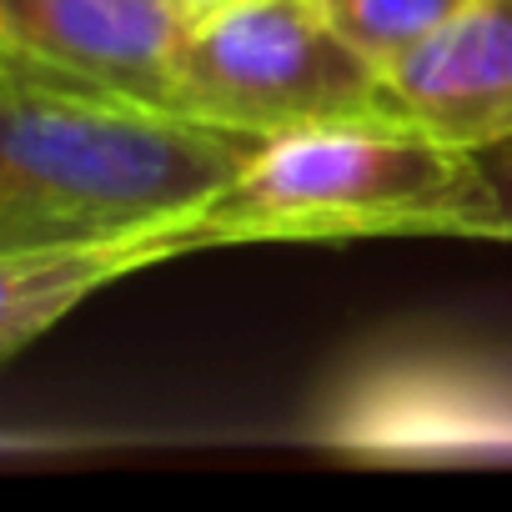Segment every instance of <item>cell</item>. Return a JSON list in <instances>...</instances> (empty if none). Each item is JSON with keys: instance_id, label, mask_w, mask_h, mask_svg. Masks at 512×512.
Returning a JSON list of instances; mask_svg holds the SVG:
<instances>
[{"instance_id": "3", "label": "cell", "mask_w": 512, "mask_h": 512, "mask_svg": "<svg viewBox=\"0 0 512 512\" xmlns=\"http://www.w3.org/2000/svg\"><path fill=\"white\" fill-rule=\"evenodd\" d=\"M176 106L262 141L402 116L387 71L312 0H246L191 21L176 51Z\"/></svg>"}, {"instance_id": "5", "label": "cell", "mask_w": 512, "mask_h": 512, "mask_svg": "<svg viewBox=\"0 0 512 512\" xmlns=\"http://www.w3.org/2000/svg\"><path fill=\"white\" fill-rule=\"evenodd\" d=\"M397 111L462 146L482 151L512 136V0L462 6L402 61L387 66Z\"/></svg>"}, {"instance_id": "6", "label": "cell", "mask_w": 512, "mask_h": 512, "mask_svg": "<svg viewBox=\"0 0 512 512\" xmlns=\"http://www.w3.org/2000/svg\"><path fill=\"white\" fill-rule=\"evenodd\" d=\"M186 221H156L116 236H76L46 246L0 251V357H21L61 317H71L101 287L186 256Z\"/></svg>"}, {"instance_id": "4", "label": "cell", "mask_w": 512, "mask_h": 512, "mask_svg": "<svg viewBox=\"0 0 512 512\" xmlns=\"http://www.w3.org/2000/svg\"><path fill=\"white\" fill-rule=\"evenodd\" d=\"M186 26L176 0H0V46L171 111Z\"/></svg>"}, {"instance_id": "9", "label": "cell", "mask_w": 512, "mask_h": 512, "mask_svg": "<svg viewBox=\"0 0 512 512\" xmlns=\"http://www.w3.org/2000/svg\"><path fill=\"white\" fill-rule=\"evenodd\" d=\"M186 21H201V16H216V11H231V6H246V0H176Z\"/></svg>"}, {"instance_id": "8", "label": "cell", "mask_w": 512, "mask_h": 512, "mask_svg": "<svg viewBox=\"0 0 512 512\" xmlns=\"http://www.w3.org/2000/svg\"><path fill=\"white\" fill-rule=\"evenodd\" d=\"M477 161H482V176H487V191H492V231L487 236L512 241V136L497 141V146H482Z\"/></svg>"}, {"instance_id": "2", "label": "cell", "mask_w": 512, "mask_h": 512, "mask_svg": "<svg viewBox=\"0 0 512 512\" xmlns=\"http://www.w3.org/2000/svg\"><path fill=\"white\" fill-rule=\"evenodd\" d=\"M492 191L477 151L407 116L332 121L272 136L256 161L191 216V251L251 241L487 236Z\"/></svg>"}, {"instance_id": "7", "label": "cell", "mask_w": 512, "mask_h": 512, "mask_svg": "<svg viewBox=\"0 0 512 512\" xmlns=\"http://www.w3.org/2000/svg\"><path fill=\"white\" fill-rule=\"evenodd\" d=\"M312 6L382 71L422 46L462 0H312Z\"/></svg>"}, {"instance_id": "1", "label": "cell", "mask_w": 512, "mask_h": 512, "mask_svg": "<svg viewBox=\"0 0 512 512\" xmlns=\"http://www.w3.org/2000/svg\"><path fill=\"white\" fill-rule=\"evenodd\" d=\"M262 146L0 46V251L196 216Z\"/></svg>"}]
</instances>
